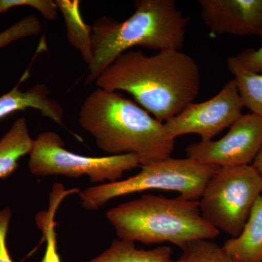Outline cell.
<instances>
[{
  "label": "cell",
  "instance_id": "4",
  "mask_svg": "<svg viewBox=\"0 0 262 262\" xmlns=\"http://www.w3.org/2000/svg\"><path fill=\"white\" fill-rule=\"evenodd\" d=\"M117 237L151 245L170 243L181 249L192 241L212 239L220 231L202 216L199 202L144 194L108 210Z\"/></svg>",
  "mask_w": 262,
  "mask_h": 262
},
{
  "label": "cell",
  "instance_id": "21",
  "mask_svg": "<svg viewBox=\"0 0 262 262\" xmlns=\"http://www.w3.org/2000/svg\"><path fill=\"white\" fill-rule=\"evenodd\" d=\"M12 215L13 212L9 207L0 210V262H15L12 259L7 246V235Z\"/></svg>",
  "mask_w": 262,
  "mask_h": 262
},
{
  "label": "cell",
  "instance_id": "23",
  "mask_svg": "<svg viewBox=\"0 0 262 262\" xmlns=\"http://www.w3.org/2000/svg\"><path fill=\"white\" fill-rule=\"evenodd\" d=\"M251 165L257 170L258 173L261 176L262 179V146L257 156L255 158L254 161L253 162Z\"/></svg>",
  "mask_w": 262,
  "mask_h": 262
},
{
  "label": "cell",
  "instance_id": "15",
  "mask_svg": "<svg viewBox=\"0 0 262 262\" xmlns=\"http://www.w3.org/2000/svg\"><path fill=\"white\" fill-rule=\"evenodd\" d=\"M86 262H174V260L169 246L139 249L136 243L117 238L103 252Z\"/></svg>",
  "mask_w": 262,
  "mask_h": 262
},
{
  "label": "cell",
  "instance_id": "8",
  "mask_svg": "<svg viewBox=\"0 0 262 262\" xmlns=\"http://www.w3.org/2000/svg\"><path fill=\"white\" fill-rule=\"evenodd\" d=\"M244 107L233 79L211 99L188 105L177 116L164 122V127L174 140L193 134L201 136V141H211L241 117Z\"/></svg>",
  "mask_w": 262,
  "mask_h": 262
},
{
  "label": "cell",
  "instance_id": "6",
  "mask_svg": "<svg viewBox=\"0 0 262 262\" xmlns=\"http://www.w3.org/2000/svg\"><path fill=\"white\" fill-rule=\"evenodd\" d=\"M262 195V179L252 165L219 168L199 202L202 216L220 232L237 237Z\"/></svg>",
  "mask_w": 262,
  "mask_h": 262
},
{
  "label": "cell",
  "instance_id": "18",
  "mask_svg": "<svg viewBox=\"0 0 262 262\" xmlns=\"http://www.w3.org/2000/svg\"><path fill=\"white\" fill-rule=\"evenodd\" d=\"M49 210L37 215L36 222L39 229L42 230L46 241L44 256L40 262H61L57 244L55 214L60 205V202L53 200L50 201Z\"/></svg>",
  "mask_w": 262,
  "mask_h": 262
},
{
  "label": "cell",
  "instance_id": "13",
  "mask_svg": "<svg viewBox=\"0 0 262 262\" xmlns=\"http://www.w3.org/2000/svg\"><path fill=\"white\" fill-rule=\"evenodd\" d=\"M34 139L29 132L27 119H17L9 130L0 139V179L14 173L20 158L30 154Z\"/></svg>",
  "mask_w": 262,
  "mask_h": 262
},
{
  "label": "cell",
  "instance_id": "17",
  "mask_svg": "<svg viewBox=\"0 0 262 262\" xmlns=\"http://www.w3.org/2000/svg\"><path fill=\"white\" fill-rule=\"evenodd\" d=\"M182 250V255L174 262H237L211 239L192 241Z\"/></svg>",
  "mask_w": 262,
  "mask_h": 262
},
{
  "label": "cell",
  "instance_id": "22",
  "mask_svg": "<svg viewBox=\"0 0 262 262\" xmlns=\"http://www.w3.org/2000/svg\"><path fill=\"white\" fill-rule=\"evenodd\" d=\"M262 39V34L260 35ZM248 70L262 74V45L258 49H246L234 56Z\"/></svg>",
  "mask_w": 262,
  "mask_h": 262
},
{
  "label": "cell",
  "instance_id": "10",
  "mask_svg": "<svg viewBox=\"0 0 262 262\" xmlns=\"http://www.w3.org/2000/svg\"><path fill=\"white\" fill-rule=\"evenodd\" d=\"M199 4L202 20L213 34H262V0H200Z\"/></svg>",
  "mask_w": 262,
  "mask_h": 262
},
{
  "label": "cell",
  "instance_id": "3",
  "mask_svg": "<svg viewBox=\"0 0 262 262\" xmlns=\"http://www.w3.org/2000/svg\"><path fill=\"white\" fill-rule=\"evenodd\" d=\"M135 12L124 21L102 17L92 27V61L85 84L96 82L103 71L131 48L181 51L189 18L175 0H139Z\"/></svg>",
  "mask_w": 262,
  "mask_h": 262
},
{
  "label": "cell",
  "instance_id": "9",
  "mask_svg": "<svg viewBox=\"0 0 262 262\" xmlns=\"http://www.w3.org/2000/svg\"><path fill=\"white\" fill-rule=\"evenodd\" d=\"M262 146V119L252 113L241 115L217 141H201L188 146L187 158L218 168L250 165Z\"/></svg>",
  "mask_w": 262,
  "mask_h": 262
},
{
  "label": "cell",
  "instance_id": "11",
  "mask_svg": "<svg viewBox=\"0 0 262 262\" xmlns=\"http://www.w3.org/2000/svg\"><path fill=\"white\" fill-rule=\"evenodd\" d=\"M50 89L45 84H34L24 91L19 89V84H16L0 97V120L15 112L31 108L67 128L63 122V108L58 101L50 98Z\"/></svg>",
  "mask_w": 262,
  "mask_h": 262
},
{
  "label": "cell",
  "instance_id": "16",
  "mask_svg": "<svg viewBox=\"0 0 262 262\" xmlns=\"http://www.w3.org/2000/svg\"><path fill=\"white\" fill-rule=\"evenodd\" d=\"M227 65L234 76L244 106L262 119V74L248 70L234 56L227 58Z\"/></svg>",
  "mask_w": 262,
  "mask_h": 262
},
{
  "label": "cell",
  "instance_id": "20",
  "mask_svg": "<svg viewBox=\"0 0 262 262\" xmlns=\"http://www.w3.org/2000/svg\"><path fill=\"white\" fill-rule=\"evenodd\" d=\"M24 6L37 10L46 20H54L58 15V7L52 0H0V15L12 8Z\"/></svg>",
  "mask_w": 262,
  "mask_h": 262
},
{
  "label": "cell",
  "instance_id": "1",
  "mask_svg": "<svg viewBox=\"0 0 262 262\" xmlns=\"http://www.w3.org/2000/svg\"><path fill=\"white\" fill-rule=\"evenodd\" d=\"M95 83L98 89L128 93L164 123L195 101L201 91V70L194 58L177 50L154 56L128 51L117 57Z\"/></svg>",
  "mask_w": 262,
  "mask_h": 262
},
{
  "label": "cell",
  "instance_id": "12",
  "mask_svg": "<svg viewBox=\"0 0 262 262\" xmlns=\"http://www.w3.org/2000/svg\"><path fill=\"white\" fill-rule=\"evenodd\" d=\"M237 262H262V195L258 198L237 237L222 246Z\"/></svg>",
  "mask_w": 262,
  "mask_h": 262
},
{
  "label": "cell",
  "instance_id": "2",
  "mask_svg": "<svg viewBox=\"0 0 262 262\" xmlns=\"http://www.w3.org/2000/svg\"><path fill=\"white\" fill-rule=\"evenodd\" d=\"M79 125L110 156L134 155L141 166L168 159L175 140L163 122L115 91L98 89L82 103Z\"/></svg>",
  "mask_w": 262,
  "mask_h": 262
},
{
  "label": "cell",
  "instance_id": "7",
  "mask_svg": "<svg viewBox=\"0 0 262 262\" xmlns=\"http://www.w3.org/2000/svg\"><path fill=\"white\" fill-rule=\"evenodd\" d=\"M64 146V141L54 131L39 134L34 139L29 155L30 173L40 177L63 176L78 179L86 176L93 184H101L120 180L125 172L140 167L134 155L84 156L68 151Z\"/></svg>",
  "mask_w": 262,
  "mask_h": 262
},
{
  "label": "cell",
  "instance_id": "19",
  "mask_svg": "<svg viewBox=\"0 0 262 262\" xmlns=\"http://www.w3.org/2000/svg\"><path fill=\"white\" fill-rule=\"evenodd\" d=\"M42 32V24L37 17L27 15L0 32V49L19 39L38 36Z\"/></svg>",
  "mask_w": 262,
  "mask_h": 262
},
{
  "label": "cell",
  "instance_id": "5",
  "mask_svg": "<svg viewBox=\"0 0 262 262\" xmlns=\"http://www.w3.org/2000/svg\"><path fill=\"white\" fill-rule=\"evenodd\" d=\"M141 168L134 177L86 188L79 194L81 206L96 211L115 198L148 190L177 192L184 199L198 201L219 168L188 158H169Z\"/></svg>",
  "mask_w": 262,
  "mask_h": 262
},
{
  "label": "cell",
  "instance_id": "14",
  "mask_svg": "<svg viewBox=\"0 0 262 262\" xmlns=\"http://www.w3.org/2000/svg\"><path fill=\"white\" fill-rule=\"evenodd\" d=\"M58 10L63 15L69 42L80 53L88 66L92 61L91 34L92 27L84 22L78 0H56Z\"/></svg>",
  "mask_w": 262,
  "mask_h": 262
}]
</instances>
